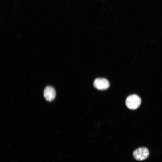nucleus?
<instances>
[{
  "instance_id": "obj_4",
  "label": "nucleus",
  "mask_w": 162,
  "mask_h": 162,
  "mask_svg": "<svg viewBox=\"0 0 162 162\" xmlns=\"http://www.w3.org/2000/svg\"><path fill=\"white\" fill-rule=\"evenodd\" d=\"M44 94L46 100L51 101L53 100L55 98V90L52 86H47L44 89Z\"/></svg>"
},
{
  "instance_id": "obj_2",
  "label": "nucleus",
  "mask_w": 162,
  "mask_h": 162,
  "mask_svg": "<svg viewBox=\"0 0 162 162\" xmlns=\"http://www.w3.org/2000/svg\"><path fill=\"white\" fill-rule=\"evenodd\" d=\"M149 154V150L147 148L141 147L136 149L134 151L133 156L136 160L142 161L147 159Z\"/></svg>"
},
{
  "instance_id": "obj_1",
  "label": "nucleus",
  "mask_w": 162,
  "mask_h": 162,
  "mask_svg": "<svg viewBox=\"0 0 162 162\" xmlns=\"http://www.w3.org/2000/svg\"><path fill=\"white\" fill-rule=\"evenodd\" d=\"M141 102L140 98L136 94H133L129 96L125 100V104L127 107L131 110H135L140 106Z\"/></svg>"
},
{
  "instance_id": "obj_3",
  "label": "nucleus",
  "mask_w": 162,
  "mask_h": 162,
  "mask_svg": "<svg viewBox=\"0 0 162 162\" xmlns=\"http://www.w3.org/2000/svg\"><path fill=\"white\" fill-rule=\"evenodd\" d=\"M93 85L96 88L103 90L108 88L110 86V83L108 81L105 79L98 78L94 80Z\"/></svg>"
}]
</instances>
